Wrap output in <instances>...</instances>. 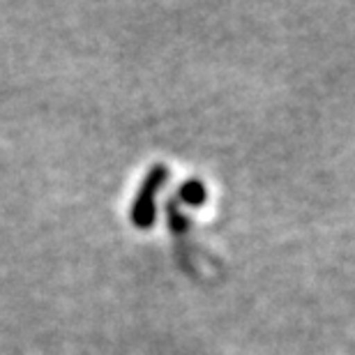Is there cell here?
<instances>
[{
  "label": "cell",
  "mask_w": 355,
  "mask_h": 355,
  "mask_svg": "<svg viewBox=\"0 0 355 355\" xmlns=\"http://www.w3.org/2000/svg\"><path fill=\"white\" fill-rule=\"evenodd\" d=\"M162 173V168H157L153 175H150V180L146 182V187L144 191H141V196H139V201H137V208H134V222H137L139 226H150L153 222V198H150V191L155 189V180L159 178Z\"/></svg>",
  "instance_id": "6da1fadb"
},
{
  "label": "cell",
  "mask_w": 355,
  "mask_h": 355,
  "mask_svg": "<svg viewBox=\"0 0 355 355\" xmlns=\"http://www.w3.org/2000/svg\"><path fill=\"white\" fill-rule=\"evenodd\" d=\"M180 196L184 198L187 203L191 205H198L205 198V187H203V182H196V180H189L184 187L180 189Z\"/></svg>",
  "instance_id": "7a4b0ae2"
}]
</instances>
